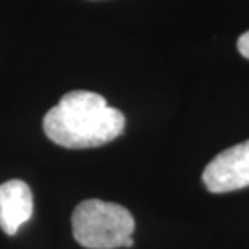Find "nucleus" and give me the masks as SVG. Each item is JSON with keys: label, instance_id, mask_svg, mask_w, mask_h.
<instances>
[{"label": "nucleus", "instance_id": "20e7f679", "mask_svg": "<svg viewBox=\"0 0 249 249\" xmlns=\"http://www.w3.org/2000/svg\"><path fill=\"white\" fill-rule=\"evenodd\" d=\"M33 193L21 180H10L0 185V228L13 236L18 228L33 215Z\"/></svg>", "mask_w": 249, "mask_h": 249}, {"label": "nucleus", "instance_id": "f257e3e1", "mask_svg": "<svg viewBox=\"0 0 249 249\" xmlns=\"http://www.w3.org/2000/svg\"><path fill=\"white\" fill-rule=\"evenodd\" d=\"M46 136L67 149L99 147L118 138L124 129V115L113 107L67 110L52 107L42 122Z\"/></svg>", "mask_w": 249, "mask_h": 249}, {"label": "nucleus", "instance_id": "f03ea898", "mask_svg": "<svg viewBox=\"0 0 249 249\" xmlns=\"http://www.w3.org/2000/svg\"><path fill=\"white\" fill-rule=\"evenodd\" d=\"M73 236L88 249L131 248L134 218L126 207L101 199L78 204L71 215Z\"/></svg>", "mask_w": 249, "mask_h": 249}, {"label": "nucleus", "instance_id": "7ed1b4c3", "mask_svg": "<svg viewBox=\"0 0 249 249\" xmlns=\"http://www.w3.org/2000/svg\"><path fill=\"white\" fill-rule=\"evenodd\" d=\"M202 181L211 193L249 186V139L220 152L204 168Z\"/></svg>", "mask_w": 249, "mask_h": 249}, {"label": "nucleus", "instance_id": "39448f33", "mask_svg": "<svg viewBox=\"0 0 249 249\" xmlns=\"http://www.w3.org/2000/svg\"><path fill=\"white\" fill-rule=\"evenodd\" d=\"M58 106L67 110H92L107 107V101L101 94L91 91H70L60 99Z\"/></svg>", "mask_w": 249, "mask_h": 249}, {"label": "nucleus", "instance_id": "423d86ee", "mask_svg": "<svg viewBox=\"0 0 249 249\" xmlns=\"http://www.w3.org/2000/svg\"><path fill=\"white\" fill-rule=\"evenodd\" d=\"M238 51L245 58L249 60V31L241 34L240 39H238Z\"/></svg>", "mask_w": 249, "mask_h": 249}]
</instances>
